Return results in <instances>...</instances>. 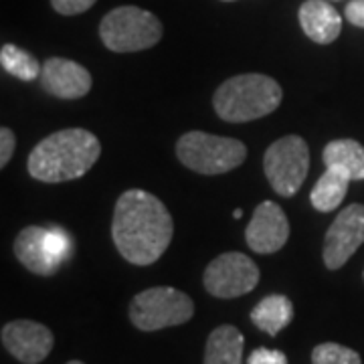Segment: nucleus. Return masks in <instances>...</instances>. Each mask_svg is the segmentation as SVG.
Instances as JSON below:
<instances>
[{"label":"nucleus","instance_id":"1","mask_svg":"<svg viewBox=\"0 0 364 364\" xmlns=\"http://www.w3.org/2000/svg\"><path fill=\"white\" fill-rule=\"evenodd\" d=\"M172 233V215L158 196L132 188L117 198L112 239L126 261L134 265H152L168 249Z\"/></svg>","mask_w":364,"mask_h":364},{"label":"nucleus","instance_id":"2","mask_svg":"<svg viewBox=\"0 0 364 364\" xmlns=\"http://www.w3.org/2000/svg\"><path fill=\"white\" fill-rule=\"evenodd\" d=\"M102 154L95 134L81 128L59 130L41 140L28 154V174L39 182L57 184L81 178Z\"/></svg>","mask_w":364,"mask_h":364},{"label":"nucleus","instance_id":"3","mask_svg":"<svg viewBox=\"0 0 364 364\" xmlns=\"http://www.w3.org/2000/svg\"><path fill=\"white\" fill-rule=\"evenodd\" d=\"M282 100L284 91L275 79L263 73H243L219 85L213 95V107L225 122L243 124L269 116Z\"/></svg>","mask_w":364,"mask_h":364},{"label":"nucleus","instance_id":"4","mask_svg":"<svg viewBox=\"0 0 364 364\" xmlns=\"http://www.w3.org/2000/svg\"><path fill=\"white\" fill-rule=\"evenodd\" d=\"M176 156L193 172L213 176L241 166L247 158V148L235 138L207 132H186L176 142Z\"/></svg>","mask_w":364,"mask_h":364},{"label":"nucleus","instance_id":"5","mask_svg":"<svg viewBox=\"0 0 364 364\" xmlns=\"http://www.w3.org/2000/svg\"><path fill=\"white\" fill-rule=\"evenodd\" d=\"M162 23L158 16L140 6H117L105 14L100 25V37L114 53H136L154 47L162 39Z\"/></svg>","mask_w":364,"mask_h":364},{"label":"nucleus","instance_id":"6","mask_svg":"<svg viewBox=\"0 0 364 364\" xmlns=\"http://www.w3.org/2000/svg\"><path fill=\"white\" fill-rule=\"evenodd\" d=\"M195 316V301L176 287H150L134 296L130 320L142 332H156L170 326L186 324Z\"/></svg>","mask_w":364,"mask_h":364},{"label":"nucleus","instance_id":"7","mask_svg":"<svg viewBox=\"0 0 364 364\" xmlns=\"http://www.w3.org/2000/svg\"><path fill=\"white\" fill-rule=\"evenodd\" d=\"M263 170L272 188L284 198L298 195L310 170V148L299 136H284L265 150Z\"/></svg>","mask_w":364,"mask_h":364},{"label":"nucleus","instance_id":"8","mask_svg":"<svg viewBox=\"0 0 364 364\" xmlns=\"http://www.w3.org/2000/svg\"><path fill=\"white\" fill-rule=\"evenodd\" d=\"M14 255L35 275H55L71 255V239L61 229L25 227L14 239Z\"/></svg>","mask_w":364,"mask_h":364},{"label":"nucleus","instance_id":"9","mask_svg":"<svg viewBox=\"0 0 364 364\" xmlns=\"http://www.w3.org/2000/svg\"><path fill=\"white\" fill-rule=\"evenodd\" d=\"M203 284L215 298H239L257 287L259 267L245 253L229 251L208 263L203 275Z\"/></svg>","mask_w":364,"mask_h":364},{"label":"nucleus","instance_id":"10","mask_svg":"<svg viewBox=\"0 0 364 364\" xmlns=\"http://www.w3.org/2000/svg\"><path fill=\"white\" fill-rule=\"evenodd\" d=\"M364 243V205L354 203L332 221L324 239V265L330 272L340 269Z\"/></svg>","mask_w":364,"mask_h":364},{"label":"nucleus","instance_id":"11","mask_svg":"<svg viewBox=\"0 0 364 364\" xmlns=\"http://www.w3.org/2000/svg\"><path fill=\"white\" fill-rule=\"evenodd\" d=\"M0 338L9 354H13L23 364L43 363L55 346V336L51 330L33 320H14L4 324Z\"/></svg>","mask_w":364,"mask_h":364},{"label":"nucleus","instance_id":"12","mask_svg":"<svg viewBox=\"0 0 364 364\" xmlns=\"http://www.w3.org/2000/svg\"><path fill=\"white\" fill-rule=\"evenodd\" d=\"M247 245L259 255H269L284 247L289 239V223L284 208L273 200L257 205L245 231Z\"/></svg>","mask_w":364,"mask_h":364},{"label":"nucleus","instance_id":"13","mask_svg":"<svg viewBox=\"0 0 364 364\" xmlns=\"http://www.w3.org/2000/svg\"><path fill=\"white\" fill-rule=\"evenodd\" d=\"M41 87L57 100H79L91 90V73L71 59L51 57L41 69Z\"/></svg>","mask_w":364,"mask_h":364},{"label":"nucleus","instance_id":"14","mask_svg":"<svg viewBox=\"0 0 364 364\" xmlns=\"http://www.w3.org/2000/svg\"><path fill=\"white\" fill-rule=\"evenodd\" d=\"M298 16L306 37L318 45H330L340 37L342 18L338 11L326 0H306L299 6Z\"/></svg>","mask_w":364,"mask_h":364},{"label":"nucleus","instance_id":"15","mask_svg":"<svg viewBox=\"0 0 364 364\" xmlns=\"http://www.w3.org/2000/svg\"><path fill=\"white\" fill-rule=\"evenodd\" d=\"M243 334L231 324L215 328L207 340L205 364H243Z\"/></svg>","mask_w":364,"mask_h":364},{"label":"nucleus","instance_id":"16","mask_svg":"<svg viewBox=\"0 0 364 364\" xmlns=\"http://www.w3.org/2000/svg\"><path fill=\"white\" fill-rule=\"evenodd\" d=\"M326 168L344 172L350 181H364V146L356 140H332L322 152Z\"/></svg>","mask_w":364,"mask_h":364},{"label":"nucleus","instance_id":"17","mask_svg":"<svg viewBox=\"0 0 364 364\" xmlns=\"http://www.w3.org/2000/svg\"><path fill=\"white\" fill-rule=\"evenodd\" d=\"M294 318V304L291 299L279 294L267 296L251 310V322L259 328L261 332H267L269 336H277Z\"/></svg>","mask_w":364,"mask_h":364},{"label":"nucleus","instance_id":"18","mask_svg":"<svg viewBox=\"0 0 364 364\" xmlns=\"http://www.w3.org/2000/svg\"><path fill=\"white\" fill-rule=\"evenodd\" d=\"M350 182L352 181L344 172L336 168H326L324 174L314 184L312 195H310L312 207L320 213H332L344 200Z\"/></svg>","mask_w":364,"mask_h":364},{"label":"nucleus","instance_id":"19","mask_svg":"<svg viewBox=\"0 0 364 364\" xmlns=\"http://www.w3.org/2000/svg\"><path fill=\"white\" fill-rule=\"evenodd\" d=\"M0 65H2V69L9 75L21 79V81H35V79H39L41 69H43V65L31 53L16 47L13 43L2 45V49H0Z\"/></svg>","mask_w":364,"mask_h":364},{"label":"nucleus","instance_id":"20","mask_svg":"<svg viewBox=\"0 0 364 364\" xmlns=\"http://www.w3.org/2000/svg\"><path fill=\"white\" fill-rule=\"evenodd\" d=\"M312 364H363V358L358 352L348 346H342L336 342H324L312 350Z\"/></svg>","mask_w":364,"mask_h":364},{"label":"nucleus","instance_id":"21","mask_svg":"<svg viewBox=\"0 0 364 364\" xmlns=\"http://www.w3.org/2000/svg\"><path fill=\"white\" fill-rule=\"evenodd\" d=\"M51 4L59 14L73 16V14H81L85 13V11H90L91 6L95 4V0H51Z\"/></svg>","mask_w":364,"mask_h":364},{"label":"nucleus","instance_id":"22","mask_svg":"<svg viewBox=\"0 0 364 364\" xmlns=\"http://www.w3.org/2000/svg\"><path fill=\"white\" fill-rule=\"evenodd\" d=\"M247 364H287V356L282 350L255 348L247 358Z\"/></svg>","mask_w":364,"mask_h":364},{"label":"nucleus","instance_id":"23","mask_svg":"<svg viewBox=\"0 0 364 364\" xmlns=\"http://www.w3.org/2000/svg\"><path fill=\"white\" fill-rule=\"evenodd\" d=\"M14 148H16V138H14V132L9 128H2L0 130V166L4 168L9 164V160L13 158Z\"/></svg>","mask_w":364,"mask_h":364},{"label":"nucleus","instance_id":"24","mask_svg":"<svg viewBox=\"0 0 364 364\" xmlns=\"http://www.w3.org/2000/svg\"><path fill=\"white\" fill-rule=\"evenodd\" d=\"M344 14H346V18H348L350 25L364 28V0H350L346 4Z\"/></svg>","mask_w":364,"mask_h":364},{"label":"nucleus","instance_id":"25","mask_svg":"<svg viewBox=\"0 0 364 364\" xmlns=\"http://www.w3.org/2000/svg\"><path fill=\"white\" fill-rule=\"evenodd\" d=\"M233 217L235 219H241V217H243V210H241V208H237V210L233 213Z\"/></svg>","mask_w":364,"mask_h":364},{"label":"nucleus","instance_id":"26","mask_svg":"<svg viewBox=\"0 0 364 364\" xmlns=\"http://www.w3.org/2000/svg\"><path fill=\"white\" fill-rule=\"evenodd\" d=\"M67 364H85V363H81V360H69Z\"/></svg>","mask_w":364,"mask_h":364},{"label":"nucleus","instance_id":"27","mask_svg":"<svg viewBox=\"0 0 364 364\" xmlns=\"http://www.w3.org/2000/svg\"><path fill=\"white\" fill-rule=\"evenodd\" d=\"M223 2H235V0H223Z\"/></svg>","mask_w":364,"mask_h":364},{"label":"nucleus","instance_id":"28","mask_svg":"<svg viewBox=\"0 0 364 364\" xmlns=\"http://www.w3.org/2000/svg\"><path fill=\"white\" fill-rule=\"evenodd\" d=\"M363 277H364V272H363Z\"/></svg>","mask_w":364,"mask_h":364}]
</instances>
